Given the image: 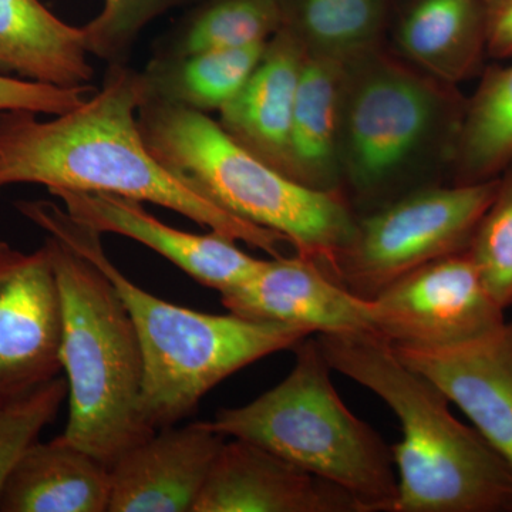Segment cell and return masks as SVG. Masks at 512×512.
Wrapping results in <instances>:
<instances>
[{
	"label": "cell",
	"mask_w": 512,
	"mask_h": 512,
	"mask_svg": "<svg viewBox=\"0 0 512 512\" xmlns=\"http://www.w3.org/2000/svg\"><path fill=\"white\" fill-rule=\"evenodd\" d=\"M140 73L109 66L103 86L67 113L39 120L32 111H0V188L106 192L151 202L265 254L292 248L285 235L224 210L174 177L150 153L138 126Z\"/></svg>",
	"instance_id": "1"
},
{
	"label": "cell",
	"mask_w": 512,
	"mask_h": 512,
	"mask_svg": "<svg viewBox=\"0 0 512 512\" xmlns=\"http://www.w3.org/2000/svg\"><path fill=\"white\" fill-rule=\"evenodd\" d=\"M23 217L110 279L136 328L144 362L141 413L154 430L190 416L202 397L258 360L295 348L311 330L282 323L212 315L157 298L134 284L107 256L100 232L74 220L53 201H19Z\"/></svg>",
	"instance_id": "2"
},
{
	"label": "cell",
	"mask_w": 512,
	"mask_h": 512,
	"mask_svg": "<svg viewBox=\"0 0 512 512\" xmlns=\"http://www.w3.org/2000/svg\"><path fill=\"white\" fill-rule=\"evenodd\" d=\"M466 100L382 46L346 60L339 111L342 192L367 214L450 171Z\"/></svg>",
	"instance_id": "3"
},
{
	"label": "cell",
	"mask_w": 512,
	"mask_h": 512,
	"mask_svg": "<svg viewBox=\"0 0 512 512\" xmlns=\"http://www.w3.org/2000/svg\"><path fill=\"white\" fill-rule=\"evenodd\" d=\"M318 342L332 370L379 396L402 426L392 446L394 512H512L511 467L390 343L373 335H319Z\"/></svg>",
	"instance_id": "4"
},
{
	"label": "cell",
	"mask_w": 512,
	"mask_h": 512,
	"mask_svg": "<svg viewBox=\"0 0 512 512\" xmlns=\"http://www.w3.org/2000/svg\"><path fill=\"white\" fill-rule=\"evenodd\" d=\"M138 126L150 153L174 177L235 217L285 235L296 254L326 272L352 237L357 215L345 195L279 173L207 113L143 100Z\"/></svg>",
	"instance_id": "5"
},
{
	"label": "cell",
	"mask_w": 512,
	"mask_h": 512,
	"mask_svg": "<svg viewBox=\"0 0 512 512\" xmlns=\"http://www.w3.org/2000/svg\"><path fill=\"white\" fill-rule=\"evenodd\" d=\"M312 336L292 349L295 365L274 389L218 410L205 423L225 439L251 441L338 485L360 512H394L399 487L392 447L340 399Z\"/></svg>",
	"instance_id": "6"
},
{
	"label": "cell",
	"mask_w": 512,
	"mask_h": 512,
	"mask_svg": "<svg viewBox=\"0 0 512 512\" xmlns=\"http://www.w3.org/2000/svg\"><path fill=\"white\" fill-rule=\"evenodd\" d=\"M46 244L63 305L69 420L62 436L111 467L157 431L141 413L144 362L136 328L96 265L59 239L47 237Z\"/></svg>",
	"instance_id": "7"
},
{
	"label": "cell",
	"mask_w": 512,
	"mask_h": 512,
	"mask_svg": "<svg viewBox=\"0 0 512 512\" xmlns=\"http://www.w3.org/2000/svg\"><path fill=\"white\" fill-rule=\"evenodd\" d=\"M497 187L498 177L477 184L429 185L357 215L330 278L372 301L414 269L467 252Z\"/></svg>",
	"instance_id": "8"
},
{
	"label": "cell",
	"mask_w": 512,
	"mask_h": 512,
	"mask_svg": "<svg viewBox=\"0 0 512 512\" xmlns=\"http://www.w3.org/2000/svg\"><path fill=\"white\" fill-rule=\"evenodd\" d=\"M377 338L390 345L450 346L481 338L505 323L467 252L414 269L372 299Z\"/></svg>",
	"instance_id": "9"
},
{
	"label": "cell",
	"mask_w": 512,
	"mask_h": 512,
	"mask_svg": "<svg viewBox=\"0 0 512 512\" xmlns=\"http://www.w3.org/2000/svg\"><path fill=\"white\" fill-rule=\"evenodd\" d=\"M63 305L47 244L18 251L0 241V402L59 376Z\"/></svg>",
	"instance_id": "10"
},
{
	"label": "cell",
	"mask_w": 512,
	"mask_h": 512,
	"mask_svg": "<svg viewBox=\"0 0 512 512\" xmlns=\"http://www.w3.org/2000/svg\"><path fill=\"white\" fill-rule=\"evenodd\" d=\"M222 306L242 318L311 330L313 335L376 336L372 301L343 288L315 261L293 252L261 264L222 293Z\"/></svg>",
	"instance_id": "11"
},
{
	"label": "cell",
	"mask_w": 512,
	"mask_h": 512,
	"mask_svg": "<svg viewBox=\"0 0 512 512\" xmlns=\"http://www.w3.org/2000/svg\"><path fill=\"white\" fill-rule=\"evenodd\" d=\"M390 346L466 414L512 470V322L457 345Z\"/></svg>",
	"instance_id": "12"
},
{
	"label": "cell",
	"mask_w": 512,
	"mask_h": 512,
	"mask_svg": "<svg viewBox=\"0 0 512 512\" xmlns=\"http://www.w3.org/2000/svg\"><path fill=\"white\" fill-rule=\"evenodd\" d=\"M49 192L62 201L74 220L100 234H117L146 245L221 295L247 281L262 261L242 251L234 239L217 232L192 234L170 227L144 210L140 201L106 192Z\"/></svg>",
	"instance_id": "13"
},
{
	"label": "cell",
	"mask_w": 512,
	"mask_h": 512,
	"mask_svg": "<svg viewBox=\"0 0 512 512\" xmlns=\"http://www.w3.org/2000/svg\"><path fill=\"white\" fill-rule=\"evenodd\" d=\"M224 443L205 421L157 430L110 467L109 512H194Z\"/></svg>",
	"instance_id": "14"
},
{
	"label": "cell",
	"mask_w": 512,
	"mask_h": 512,
	"mask_svg": "<svg viewBox=\"0 0 512 512\" xmlns=\"http://www.w3.org/2000/svg\"><path fill=\"white\" fill-rule=\"evenodd\" d=\"M194 512H360L338 485L251 443L225 441Z\"/></svg>",
	"instance_id": "15"
},
{
	"label": "cell",
	"mask_w": 512,
	"mask_h": 512,
	"mask_svg": "<svg viewBox=\"0 0 512 512\" xmlns=\"http://www.w3.org/2000/svg\"><path fill=\"white\" fill-rule=\"evenodd\" d=\"M305 55L295 37L279 30L218 120L239 146L289 178L293 113Z\"/></svg>",
	"instance_id": "16"
},
{
	"label": "cell",
	"mask_w": 512,
	"mask_h": 512,
	"mask_svg": "<svg viewBox=\"0 0 512 512\" xmlns=\"http://www.w3.org/2000/svg\"><path fill=\"white\" fill-rule=\"evenodd\" d=\"M110 467L63 436L37 441L0 493V512H106Z\"/></svg>",
	"instance_id": "17"
},
{
	"label": "cell",
	"mask_w": 512,
	"mask_h": 512,
	"mask_svg": "<svg viewBox=\"0 0 512 512\" xmlns=\"http://www.w3.org/2000/svg\"><path fill=\"white\" fill-rule=\"evenodd\" d=\"M0 74L59 87L87 86L94 69L83 28L40 0H0Z\"/></svg>",
	"instance_id": "18"
},
{
	"label": "cell",
	"mask_w": 512,
	"mask_h": 512,
	"mask_svg": "<svg viewBox=\"0 0 512 512\" xmlns=\"http://www.w3.org/2000/svg\"><path fill=\"white\" fill-rule=\"evenodd\" d=\"M396 42L407 62L457 86L476 76L487 53L480 0H419L403 16Z\"/></svg>",
	"instance_id": "19"
},
{
	"label": "cell",
	"mask_w": 512,
	"mask_h": 512,
	"mask_svg": "<svg viewBox=\"0 0 512 512\" xmlns=\"http://www.w3.org/2000/svg\"><path fill=\"white\" fill-rule=\"evenodd\" d=\"M345 62L305 55L291 133V178L325 192H342L339 111Z\"/></svg>",
	"instance_id": "20"
},
{
	"label": "cell",
	"mask_w": 512,
	"mask_h": 512,
	"mask_svg": "<svg viewBox=\"0 0 512 512\" xmlns=\"http://www.w3.org/2000/svg\"><path fill=\"white\" fill-rule=\"evenodd\" d=\"M266 43L207 50L185 56H154L140 73L143 100H158L200 113L221 111L247 84Z\"/></svg>",
	"instance_id": "21"
},
{
	"label": "cell",
	"mask_w": 512,
	"mask_h": 512,
	"mask_svg": "<svg viewBox=\"0 0 512 512\" xmlns=\"http://www.w3.org/2000/svg\"><path fill=\"white\" fill-rule=\"evenodd\" d=\"M512 161V63L491 66L466 100L451 163V184L500 177Z\"/></svg>",
	"instance_id": "22"
},
{
	"label": "cell",
	"mask_w": 512,
	"mask_h": 512,
	"mask_svg": "<svg viewBox=\"0 0 512 512\" xmlns=\"http://www.w3.org/2000/svg\"><path fill=\"white\" fill-rule=\"evenodd\" d=\"M284 28L306 55L346 60L382 42L387 0H279Z\"/></svg>",
	"instance_id": "23"
},
{
	"label": "cell",
	"mask_w": 512,
	"mask_h": 512,
	"mask_svg": "<svg viewBox=\"0 0 512 512\" xmlns=\"http://www.w3.org/2000/svg\"><path fill=\"white\" fill-rule=\"evenodd\" d=\"M282 28L279 0H202L161 40L156 56L265 43Z\"/></svg>",
	"instance_id": "24"
},
{
	"label": "cell",
	"mask_w": 512,
	"mask_h": 512,
	"mask_svg": "<svg viewBox=\"0 0 512 512\" xmlns=\"http://www.w3.org/2000/svg\"><path fill=\"white\" fill-rule=\"evenodd\" d=\"M67 392V380L57 376L0 402V493L43 429L56 419Z\"/></svg>",
	"instance_id": "25"
},
{
	"label": "cell",
	"mask_w": 512,
	"mask_h": 512,
	"mask_svg": "<svg viewBox=\"0 0 512 512\" xmlns=\"http://www.w3.org/2000/svg\"><path fill=\"white\" fill-rule=\"evenodd\" d=\"M468 254L474 259L488 291L505 309L512 305V161L498 177V187Z\"/></svg>",
	"instance_id": "26"
},
{
	"label": "cell",
	"mask_w": 512,
	"mask_h": 512,
	"mask_svg": "<svg viewBox=\"0 0 512 512\" xmlns=\"http://www.w3.org/2000/svg\"><path fill=\"white\" fill-rule=\"evenodd\" d=\"M190 2L192 0H104L99 15L83 26L87 52L109 66L127 64L138 36L154 19Z\"/></svg>",
	"instance_id": "27"
},
{
	"label": "cell",
	"mask_w": 512,
	"mask_h": 512,
	"mask_svg": "<svg viewBox=\"0 0 512 512\" xmlns=\"http://www.w3.org/2000/svg\"><path fill=\"white\" fill-rule=\"evenodd\" d=\"M96 92L92 84L59 87L0 74V111L25 110L59 116L89 99Z\"/></svg>",
	"instance_id": "28"
},
{
	"label": "cell",
	"mask_w": 512,
	"mask_h": 512,
	"mask_svg": "<svg viewBox=\"0 0 512 512\" xmlns=\"http://www.w3.org/2000/svg\"><path fill=\"white\" fill-rule=\"evenodd\" d=\"M487 25V53L495 60L512 59V0H480Z\"/></svg>",
	"instance_id": "29"
}]
</instances>
